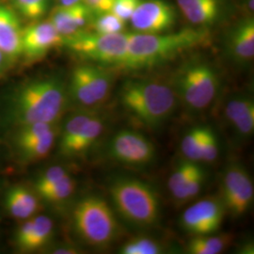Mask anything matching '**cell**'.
Masks as SVG:
<instances>
[{
    "label": "cell",
    "instance_id": "12",
    "mask_svg": "<svg viewBox=\"0 0 254 254\" xmlns=\"http://www.w3.org/2000/svg\"><path fill=\"white\" fill-rule=\"evenodd\" d=\"M60 46H64V37L57 31L49 20L23 27L22 56L28 61L40 60L50 50Z\"/></svg>",
    "mask_w": 254,
    "mask_h": 254
},
{
    "label": "cell",
    "instance_id": "35",
    "mask_svg": "<svg viewBox=\"0 0 254 254\" xmlns=\"http://www.w3.org/2000/svg\"><path fill=\"white\" fill-rule=\"evenodd\" d=\"M141 1L142 0H113L110 11L127 22V20H130Z\"/></svg>",
    "mask_w": 254,
    "mask_h": 254
},
{
    "label": "cell",
    "instance_id": "26",
    "mask_svg": "<svg viewBox=\"0 0 254 254\" xmlns=\"http://www.w3.org/2000/svg\"><path fill=\"white\" fill-rule=\"evenodd\" d=\"M126 21L120 18L112 11L97 14L92 22L93 31L103 34H113L124 32Z\"/></svg>",
    "mask_w": 254,
    "mask_h": 254
},
{
    "label": "cell",
    "instance_id": "13",
    "mask_svg": "<svg viewBox=\"0 0 254 254\" xmlns=\"http://www.w3.org/2000/svg\"><path fill=\"white\" fill-rule=\"evenodd\" d=\"M23 27L17 13L8 6L0 4V51L8 61H15L22 56Z\"/></svg>",
    "mask_w": 254,
    "mask_h": 254
},
{
    "label": "cell",
    "instance_id": "14",
    "mask_svg": "<svg viewBox=\"0 0 254 254\" xmlns=\"http://www.w3.org/2000/svg\"><path fill=\"white\" fill-rule=\"evenodd\" d=\"M92 15V11L84 2L70 6L60 5L52 11L49 22L64 38L83 30Z\"/></svg>",
    "mask_w": 254,
    "mask_h": 254
},
{
    "label": "cell",
    "instance_id": "3",
    "mask_svg": "<svg viewBox=\"0 0 254 254\" xmlns=\"http://www.w3.org/2000/svg\"><path fill=\"white\" fill-rule=\"evenodd\" d=\"M120 100L127 111L151 127L162 125L176 108L173 89L154 80H128L120 91Z\"/></svg>",
    "mask_w": 254,
    "mask_h": 254
},
{
    "label": "cell",
    "instance_id": "4",
    "mask_svg": "<svg viewBox=\"0 0 254 254\" xmlns=\"http://www.w3.org/2000/svg\"><path fill=\"white\" fill-rule=\"evenodd\" d=\"M109 192L117 211L129 222L150 226L157 221L158 197L144 182L133 178H119L112 182Z\"/></svg>",
    "mask_w": 254,
    "mask_h": 254
},
{
    "label": "cell",
    "instance_id": "29",
    "mask_svg": "<svg viewBox=\"0 0 254 254\" xmlns=\"http://www.w3.org/2000/svg\"><path fill=\"white\" fill-rule=\"evenodd\" d=\"M204 182V173L199 166L196 172L186 182L181 188L173 193V197L180 201H187L194 198L200 192Z\"/></svg>",
    "mask_w": 254,
    "mask_h": 254
},
{
    "label": "cell",
    "instance_id": "39",
    "mask_svg": "<svg viewBox=\"0 0 254 254\" xmlns=\"http://www.w3.org/2000/svg\"><path fill=\"white\" fill-rule=\"evenodd\" d=\"M59 1H60V4L64 6H70V5H74L77 3L84 2V0H59Z\"/></svg>",
    "mask_w": 254,
    "mask_h": 254
},
{
    "label": "cell",
    "instance_id": "20",
    "mask_svg": "<svg viewBox=\"0 0 254 254\" xmlns=\"http://www.w3.org/2000/svg\"><path fill=\"white\" fill-rule=\"evenodd\" d=\"M104 130V123L94 115L82 128L67 157H73L87 152L100 137Z\"/></svg>",
    "mask_w": 254,
    "mask_h": 254
},
{
    "label": "cell",
    "instance_id": "34",
    "mask_svg": "<svg viewBox=\"0 0 254 254\" xmlns=\"http://www.w3.org/2000/svg\"><path fill=\"white\" fill-rule=\"evenodd\" d=\"M66 175H68V173L61 166H54L46 170L45 173L39 176L35 183L37 193L45 190L47 188L54 185L55 183L62 180Z\"/></svg>",
    "mask_w": 254,
    "mask_h": 254
},
{
    "label": "cell",
    "instance_id": "33",
    "mask_svg": "<svg viewBox=\"0 0 254 254\" xmlns=\"http://www.w3.org/2000/svg\"><path fill=\"white\" fill-rule=\"evenodd\" d=\"M218 154V143L217 136L210 128L204 127L200 143V161L213 162L217 158Z\"/></svg>",
    "mask_w": 254,
    "mask_h": 254
},
{
    "label": "cell",
    "instance_id": "37",
    "mask_svg": "<svg viewBox=\"0 0 254 254\" xmlns=\"http://www.w3.org/2000/svg\"><path fill=\"white\" fill-rule=\"evenodd\" d=\"M84 3L90 8L93 14L97 15L110 11L113 0H84Z\"/></svg>",
    "mask_w": 254,
    "mask_h": 254
},
{
    "label": "cell",
    "instance_id": "5",
    "mask_svg": "<svg viewBox=\"0 0 254 254\" xmlns=\"http://www.w3.org/2000/svg\"><path fill=\"white\" fill-rule=\"evenodd\" d=\"M74 229L78 236L94 247L108 246L118 233V222L108 202L97 196L78 201L73 212Z\"/></svg>",
    "mask_w": 254,
    "mask_h": 254
},
{
    "label": "cell",
    "instance_id": "32",
    "mask_svg": "<svg viewBox=\"0 0 254 254\" xmlns=\"http://www.w3.org/2000/svg\"><path fill=\"white\" fill-rule=\"evenodd\" d=\"M199 166L194 161L190 160L183 162L172 174L168 182L169 190H171L172 194L178 190L190 178L192 174L196 172Z\"/></svg>",
    "mask_w": 254,
    "mask_h": 254
},
{
    "label": "cell",
    "instance_id": "7",
    "mask_svg": "<svg viewBox=\"0 0 254 254\" xmlns=\"http://www.w3.org/2000/svg\"><path fill=\"white\" fill-rule=\"evenodd\" d=\"M175 89L190 109H206L218 92V74L205 63L187 64L175 76Z\"/></svg>",
    "mask_w": 254,
    "mask_h": 254
},
{
    "label": "cell",
    "instance_id": "27",
    "mask_svg": "<svg viewBox=\"0 0 254 254\" xmlns=\"http://www.w3.org/2000/svg\"><path fill=\"white\" fill-rule=\"evenodd\" d=\"M203 130L204 127L192 128L182 140V153L190 161H200V148Z\"/></svg>",
    "mask_w": 254,
    "mask_h": 254
},
{
    "label": "cell",
    "instance_id": "15",
    "mask_svg": "<svg viewBox=\"0 0 254 254\" xmlns=\"http://www.w3.org/2000/svg\"><path fill=\"white\" fill-rule=\"evenodd\" d=\"M228 48L231 56L239 63H249L254 57V21L243 20L231 32Z\"/></svg>",
    "mask_w": 254,
    "mask_h": 254
},
{
    "label": "cell",
    "instance_id": "17",
    "mask_svg": "<svg viewBox=\"0 0 254 254\" xmlns=\"http://www.w3.org/2000/svg\"><path fill=\"white\" fill-rule=\"evenodd\" d=\"M185 17L198 27L215 23L219 12L218 0H177Z\"/></svg>",
    "mask_w": 254,
    "mask_h": 254
},
{
    "label": "cell",
    "instance_id": "18",
    "mask_svg": "<svg viewBox=\"0 0 254 254\" xmlns=\"http://www.w3.org/2000/svg\"><path fill=\"white\" fill-rule=\"evenodd\" d=\"M77 67L88 83L97 104L106 100L112 84L110 74L100 67L91 64H83Z\"/></svg>",
    "mask_w": 254,
    "mask_h": 254
},
{
    "label": "cell",
    "instance_id": "16",
    "mask_svg": "<svg viewBox=\"0 0 254 254\" xmlns=\"http://www.w3.org/2000/svg\"><path fill=\"white\" fill-rule=\"evenodd\" d=\"M5 205L10 216L26 220L32 218L39 208L36 195L25 187L16 186L9 189L5 196Z\"/></svg>",
    "mask_w": 254,
    "mask_h": 254
},
{
    "label": "cell",
    "instance_id": "11",
    "mask_svg": "<svg viewBox=\"0 0 254 254\" xmlns=\"http://www.w3.org/2000/svg\"><path fill=\"white\" fill-rule=\"evenodd\" d=\"M225 208L219 200H199L187 209L181 222L183 228L195 236H207L217 232L224 218Z\"/></svg>",
    "mask_w": 254,
    "mask_h": 254
},
{
    "label": "cell",
    "instance_id": "21",
    "mask_svg": "<svg viewBox=\"0 0 254 254\" xmlns=\"http://www.w3.org/2000/svg\"><path fill=\"white\" fill-rule=\"evenodd\" d=\"M57 136L56 128H53L45 136L26 145L16 148L20 158L23 161H36L46 157L53 148Z\"/></svg>",
    "mask_w": 254,
    "mask_h": 254
},
{
    "label": "cell",
    "instance_id": "22",
    "mask_svg": "<svg viewBox=\"0 0 254 254\" xmlns=\"http://www.w3.org/2000/svg\"><path fill=\"white\" fill-rule=\"evenodd\" d=\"M54 224L51 218L46 216L33 217V228L26 253L39 251L49 242L53 235Z\"/></svg>",
    "mask_w": 254,
    "mask_h": 254
},
{
    "label": "cell",
    "instance_id": "30",
    "mask_svg": "<svg viewBox=\"0 0 254 254\" xmlns=\"http://www.w3.org/2000/svg\"><path fill=\"white\" fill-rule=\"evenodd\" d=\"M48 2V0H14V7L25 18L37 20L46 14Z\"/></svg>",
    "mask_w": 254,
    "mask_h": 254
},
{
    "label": "cell",
    "instance_id": "10",
    "mask_svg": "<svg viewBox=\"0 0 254 254\" xmlns=\"http://www.w3.org/2000/svg\"><path fill=\"white\" fill-rule=\"evenodd\" d=\"M109 154L121 163L138 166L152 162L155 156V149L142 134L122 130L110 140Z\"/></svg>",
    "mask_w": 254,
    "mask_h": 254
},
{
    "label": "cell",
    "instance_id": "9",
    "mask_svg": "<svg viewBox=\"0 0 254 254\" xmlns=\"http://www.w3.org/2000/svg\"><path fill=\"white\" fill-rule=\"evenodd\" d=\"M176 11L165 0L141 1L131 16V24L138 33L159 34L170 31L176 22Z\"/></svg>",
    "mask_w": 254,
    "mask_h": 254
},
{
    "label": "cell",
    "instance_id": "31",
    "mask_svg": "<svg viewBox=\"0 0 254 254\" xmlns=\"http://www.w3.org/2000/svg\"><path fill=\"white\" fill-rule=\"evenodd\" d=\"M254 109V102L248 97H236L230 101L225 108V117L234 126L248 111Z\"/></svg>",
    "mask_w": 254,
    "mask_h": 254
},
{
    "label": "cell",
    "instance_id": "38",
    "mask_svg": "<svg viewBox=\"0 0 254 254\" xmlns=\"http://www.w3.org/2000/svg\"><path fill=\"white\" fill-rule=\"evenodd\" d=\"M53 254H77L76 250L71 248V247H62L59 249H56L53 252Z\"/></svg>",
    "mask_w": 254,
    "mask_h": 254
},
{
    "label": "cell",
    "instance_id": "8",
    "mask_svg": "<svg viewBox=\"0 0 254 254\" xmlns=\"http://www.w3.org/2000/svg\"><path fill=\"white\" fill-rule=\"evenodd\" d=\"M222 204L234 217L245 214L254 200V183L242 166L232 165L222 180Z\"/></svg>",
    "mask_w": 254,
    "mask_h": 254
},
{
    "label": "cell",
    "instance_id": "28",
    "mask_svg": "<svg viewBox=\"0 0 254 254\" xmlns=\"http://www.w3.org/2000/svg\"><path fill=\"white\" fill-rule=\"evenodd\" d=\"M123 254H158L162 253L160 245L147 237L135 238L127 242L120 250Z\"/></svg>",
    "mask_w": 254,
    "mask_h": 254
},
{
    "label": "cell",
    "instance_id": "6",
    "mask_svg": "<svg viewBox=\"0 0 254 254\" xmlns=\"http://www.w3.org/2000/svg\"><path fill=\"white\" fill-rule=\"evenodd\" d=\"M130 33L78 31L64 37V46L84 60L119 67L127 55Z\"/></svg>",
    "mask_w": 254,
    "mask_h": 254
},
{
    "label": "cell",
    "instance_id": "1",
    "mask_svg": "<svg viewBox=\"0 0 254 254\" xmlns=\"http://www.w3.org/2000/svg\"><path fill=\"white\" fill-rule=\"evenodd\" d=\"M64 84L55 78H40L22 85L9 98L4 118L9 126L36 123L55 125L66 108Z\"/></svg>",
    "mask_w": 254,
    "mask_h": 254
},
{
    "label": "cell",
    "instance_id": "36",
    "mask_svg": "<svg viewBox=\"0 0 254 254\" xmlns=\"http://www.w3.org/2000/svg\"><path fill=\"white\" fill-rule=\"evenodd\" d=\"M236 132L242 136H248L253 134L254 129V109L248 111L245 115L233 126Z\"/></svg>",
    "mask_w": 254,
    "mask_h": 254
},
{
    "label": "cell",
    "instance_id": "2",
    "mask_svg": "<svg viewBox=\"0 0 254 254\" xmlns=\"http://www.w3.org/2000/svg\"><path fill=\"white\" fill-rule=\"evenodd\" d=\"M209 37L208 30L203 27L159 34L130 33L127 55L119 68L139 70L152 67L205 44Z\"/></svg>",
    "mask_w": 254,
    "mask_h": 254
},
{
    "label": "cell",
    "instance_id": "25",
    "mask_svg": "<svg viewBox=\"0 0 254 254\" xmlns=\"http://www.w3.org/2000/svg\"><path fill=\"white\" fill-rule=\"evenodd\" d=\"M53 128H55V125L46 123H36L18 127L14 136V146L15 148H19L35 141L40 137L45 136Z\"/></svg>",
    "mask_w": 254,
    "mask_h": 254
},
{
    "label": "cell",
    "instance_id": "40",
    "mask_svg": "<svg viewBox=\"0 0 254 254\" xmlns=\"http://www.w3.org/2000/svg\"><path fill=\"white\" fill-rule=\"evenodd\" d=\"M6 63H8V59L6 58V56L3 54L1 51H0V72L1 70L4 68Z\"/></svg>",
    "mask_w": 254,
    "mask_h": 254
},
{
    "label": "cell",
    "instance_id": "24",
    "mask_svg": "<svg viewBox=\"0 0 254 254\" xmlns=\"http://www.w3.org/2000/svg\"><path fill=\"white\" fill-rule=\"evenodd\" d=\"M74 190L75 181L68 174L62 180L55 183L51 187L38 193V195L48 202L58 203L70 198Z\"/></svg>",
    "mask_w": 254,
    "mask_h": 254
},
{
    "label": "cell",
    "instance_id": "23",
    "mask_svg": "<svg viewBox=\"0 0 254 254\" xmlns=\"http://www.w3.org/2000/svg\"><path fill=\"white\" fill-rule=\"evenodd\" d=\"M230 242L229 236H197L191 239L188 251L192 254H218Z\"/></svg>",
    "mask_w": 254,
    "mask_h": 254
},
{
    "label": "cell",
    "instance_id": "19",
    "mask_svg": "<svg viewBox=\"0 0 254 254\" xmlns=\"http://www.w3.org/2000/svg\"><path fill=\"white\" fill-rule=\"evenodd\" d=\"M95 114L88 110H83L73 114L64 125L63 134L60 141V153L62 155L68 156L76 137L82 128Z\"/></svg>",
    "mask_w": 254,
    "mask_h": 254
}]
</instances>
